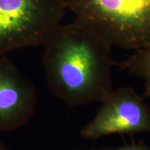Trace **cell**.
<instances>
[{"instance_id":"cell-1","label":"cell","mask_w":150,"mask_h":150,"mask_svg":"<svg viewBox=\"0 0 150 150\" xmlns=\"http://www.w3.org/2000/svg\"><path fill=\"white\" fill-rule=\"evenodd\" d=\"M42 47L49 87L69 106L101 103L113 91L111 47L89 30L61 24Z\"/></svg>"},{"instance_id":"cell-2","label":"cell","mask_w":150,"mask_h":150,"mask_svg":"<svg viewBox=\"0 0 150 150\" xmlns=\"http://www.w3.org/2000/svg\"><path fill=\"white\" fill-rule=\"evenodd\" d=\"M74 22L110 47H150V0H66Z\"/></svg>"},{"instance_id":"cell-3","label":"cell","mask_w":150,"mask_h":150,"mask_svg":"<svg viewBox=\"0 0 150 150\" xmlns=\"http://www.w3.org/2000/svg\"><path fill=\"white\" fill-rule=\"evenodd\" d=\"M67 10L66 0H0V55L44 45Z\"/></svg>"},{"instance_id":"cell-4","label":"cell","mask_w":150,"mask_h":150,"mask_svg":"<svg viewBox=\"0 0 150 150\" xmlns=\"http://www.w3.org/2000/svg\"><path fill=\"white\" fill-rule=\"evenodd\" d=\"M101 103L95 117L81 130L82 138L150 132V106L131 88L113 90Z\"/></svg>"},{"instance_id":"cell-5","label":"cell","mask_w":150,"mask_h":150,"mask_svg":"<svg viewBox=\"0 0 150 150\" xmlns=\"http://www.w3.org/2000/svg\"><path fill=\"white\" fill-rule=\"evenodd\" d=\"M34 86L5 54L0 55V131L23 127L37 105Z\"/></svg>"},{"instance_id":"cell-6","label":"cell","mask_w":150,"mask_h":150,"mask_svg":"<svg viewBox=\"0 0 150 150\" xmlns=\"http://www.w3.org/2000/svg\"><path fill=\"white\" fill-rule=\"evenodd\" d=\"M114 65L145 81V97H150V47L136 50L132 55Z\"/></svg>"},{"instance_id":"cell-7","label":"cell","mask_w":150,"mask_h":150,"mask_svg":"<svg viewBox=\"0 0 150 150\" xmlns=\"http://www.w3.org/2000/svg\"><path fill=\"white\" fill-rule=\"evenodd\" d=\"M71 150H150V146L143 142H131V144L125 145L115 148H93L91 149H71Z\"/></svg>"},{"instance_id":"cell-8","label":"cell","mask_w":150,"mask_h":150,"mask_svg":"<svg viewBox=\"0 0 150 150\" xmlns=\"http://www.w3.org/2000/svg\"><path fill=\"white\" fill-rule=\"evenodd\" d=\"M0 150H11L6 146L2 142L0 141Z\"/></svg>"}]
</instances>
